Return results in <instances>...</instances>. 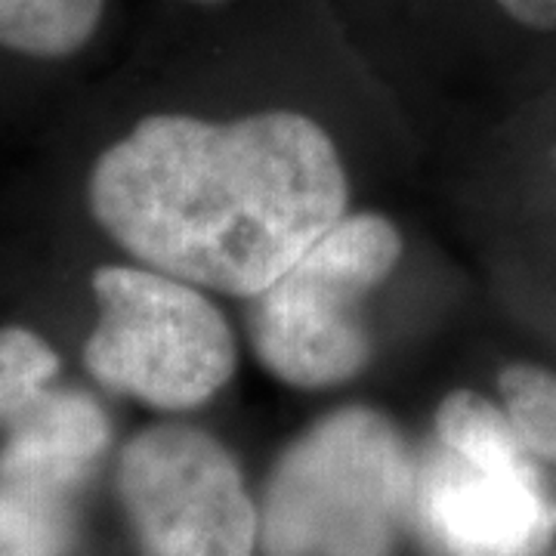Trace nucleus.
Instances as JSON below:
<instances>
[{"label":"nucleus","instance_id":"obj_1","mask_svg":"<svg viewBox=\"0 0 556 556\" xmlns=\"http://www.w3.org/2000/svg\"><path fill=\"white\" fill-rule=\"evenodd\" d=\"M346 174L318 121L273 109L214 124L152 115L105 149L90 207L149 269L257 298L340 217Z\"/></svg>","mask_w":556,"mask_h":556},{"label":"nucleus","instance_id":"obj_2","mask_svg":"<svg viewBox=\"0 0 556 556\" xmlns=\"http://www.w3.org/2000/svg\"><path fill=\"white\" fill-rule=\"evenodd\" d=\"M415 470L396 427L368 408L334 412L278 460L266 510V556H387Z\"/></svg>","mask_w":556,"mask_h":556},{"label":"nucleus","instance_id":"obj_3","mask_svg":"<svg viewBox=\"0 0 556 556\" xmlns=\"http://www.w3.org/2000/svg\"><path fill=\"white\" fill-rule=\"evenodd\" d=\"M439 445L415 477V510L442 556H535L556 532L529 448L507 415L460 390L437 415Z\"/></svg>","mask_w":556,"mask_h":556},{"label":"nucleus","instance_id":"obj_4","mask_svg":"<svg viewBox=\"0 0 556 556\" xmlns=\"http://www.w3.org/2000/svg\"><path fill=\"white\" fill-rule=\"evenodd\" d=\"M402 260V236L380 214L340 217L303 257L254 298L260 362L300 390L338 387L371 356L362 306Z\"/></svg>","mask_w":556,"mask_h":556},{"label":"nucleus","instance_id":"obj_5","mask_svg":"<svg viewBox=\"0 0 556 556\" xmlns=\"http://www.w3.org/2000/svg\"><path fill=\"white\" fill-rule=\"evenodd\" d=\"M100 321L84 346L90 375L152 408L204 405L236 371V338L199 285L139 266L93 276Z\"/></svg>","mask_w":556,"mask_h":556},{"label":"nucleus","instance_id":"obj_6","mask_svg":"<svg viewBox=\"0 0 556 556\" xmlns=\"http://www.w3.org/2000/svg\"><path fill=\"white\" fill-rule=\"evenodd\" d=\"M118 492L146 556H251L257 514L217 439L161 424L130 439Z\"/></svg>","mask_w":556,"mask_h":556},{"label":"nucleus","instance_id":"obj_7","mask_svg":"<svg viewBox=\"0 0 556 556\" xmlns=\"http://www.w3.org/2000/svg\"><path fill=\"white\" fill-rule=\"evenodd\" d=\"M10 427L0 448V492L53 507H65L112 439L100 402L75 390H50Z\"/></svg>","mask_w":556,"mask_h":556},{"label":"nucleus","instance_id":"obj_8","mask_svg":"<svg viewBox=\"0 0 556 556\" xmlns=\"http://www.w3.org/2000/svg\"><path fill=\"white\" fill-rule=\"evenodd\" d=\"M105 0H0V47L62 60L93 38Z\"/></svg>","mask_w":556,"mask_h":556},{"label":"nucleus","instance_id":"obj_9","mask_svg":"<svg viewBox=\"0 0 556 556\" xmlns=\"http://www.w3.org/2000/svg\"><path fill=\"white\" fill-rule=\"evenodd\" d=\"M60 375V353L31 328H0V424H16Z\"/></svg>","mask_w":556,"mask_h":556},{"label":"nucleus","instance_id":"obj_10","mask_svg":"<svg viewBox=\"0 0 556 556\" xmlns=\"http://www.w3.org/2000/svg\"><path fill=\"white\" fill-rule=\"evenodd\" d=\"M504 415L514 424L529 455L556 464V375L538 365H510L501 371Z\"/></svg>","mask_w":556,"mask_h":556},{"label":"nucleus","instance_id":"obj_11","mask_svg":"<svg viewBox=\"0 0 556 556\" xmlns=\"http://www.w3.org/2000/svg\"><path fill=\"white\" fill-rule=\"evenodd\" d=\"M65 507L0 492V556H65Z\"/></svg>","mask_w":556,"mask_h":556},{"label":"nucleus","instance_id":"obj_12","mask_svg":"<svg viewBox=\"0 0 556 556\" xmlns=\"http://www.w3.org/2000/svg\"><path fill=\"white\" fill-rule=\"evenodd\" d=\"M497 3L504 7V13H510L529 28L556 31V0H497Z\"/></svg>","mask_w":556,"mask_h":556},{"label":"nucleus","instance_id":"obj_13","mask_svg":"<svg viewBox=\"0 0 556 556\" xmlns=\"http://www.w3.org/2000/svg\"><path fill=\"white\" fill-rule=\"evenodd\" d=\"M204 3H214V0H204Z\"/></svg>","mask_w":556,"mask_h":556}]
</instances>
